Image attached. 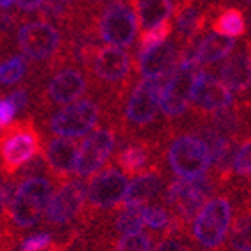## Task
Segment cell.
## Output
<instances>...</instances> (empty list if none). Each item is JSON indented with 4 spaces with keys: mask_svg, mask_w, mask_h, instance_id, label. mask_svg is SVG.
Listing matches in <instances>:
<instances>
[{
    "mask_svg": "<svg viewBox=\"0 0 251 251\" xmlns=\"http://www.w3.org/2000/svg\"><path fill=\"white\" fill-rule=\"evenodd\" d=\"M167 75L144 77L134 84L118 118L120 139H151L167 143L172 126L162 116L160 99Z\"/></svg>",
    "mask_w": 251,
    "mask_h": 251,
    "instance_id": "obj_1",
    "label": "cell"
},
{
    "mask_svg": "<svg viewBox=\"0 0 251 251\" xmlns=\"http://www.w3.org/2000/svg\"><path fill=\"white\" fill-rule=\"evenodd\" d=\"M54 71L56 72L51 75L46 74V79L41 84H28L30 92H34L32 102L35 113L41 114V120L50 116V113H54L58 107H65L84 99L92 90L88 72L74 63H65Z\"/></svg>",
    "mask_w": 251,
    "mask_h": 251,
    "instance_id": "obj_2",
    "label": "cell"
},
{
    "mask_svg": "<svg viewBox=\"0 0 251 251\" xmlns=\"http://www.w3.org/2000/svg\"><path fill=\"white\" fill-rule=\"evenodd\" d=\"M54 183L50 176H34L23 179L18 186L14 201L2 211V230L21 234L44 222L48 205L54 195Z\"/></svg>",
    "mask_w": 251,
    "mask_h": 251,
    "instance_id": "obj_3",
    "label": "cell"
},
{
    "mask_svg": "<svg viewBox=\"0 0 251 251\" xmlns=\"http://www.w3.org/2000/svg\"><path fill=\"white\" fill-rule=\"evenodd\" d=\"M234 209V199L226 190L218 192L209 199L190 226V241L195 250L222 251L225 248Z\"/></svg>",
    "mask_w": 251,
    "mask_h": 251,
    "instance_id": "obj_4",
    "label": "cell"
},
{
    "mask_svg": "<svg viewBox=\"0 0 251 251\" xmlns=\"http://www.w3.org/2000/svg\"><path fill=\"white\" fill-rule=\"evenodd\" d=\"M169 171L183 179H197L209 174L213 158L205 141L190 128H172L165 143Z\"/></svg>",
    "mask_w": 251,
    "mask_h": 251,
    "instance_id": "obj_5",
    "label": "cell"
},
{
    "mask_svg": "<svg viewBox=\"0 0 251 251\" xmlns=\"http://www.w3.org/2000/svg\"><path fill=\"white\" fill-rule=\"evenodd\" d=\"M16 46L30 62L42 63L48 71L65 65L62 60L65 41L58 26L48 20L21 21L16 32Z\"/></svg>",
    "mask_w": 251,
    "mask_h": 251,
    "instance_id": "obj_6",
    "label": "cell"
},
{
    "mask_svg": "<svg viewBox=\"0 0 251 251\" xmlns=\"http://www.w3.org/2000/svg\"><path fill=\"white\" fill-rule=\"evenodd\" d=\"M2 176H16L26 163L42 155V137L34 116L20 118L2 128Z\"/></svg>",
    "mask_w": 251,
    "mask_h": 251,
    "instance_id": "obj_7",
    "label": "cell"
},
{
    "mask_svg": "<svg viewBox=\"0 0 251 251\" xmlns=\"http://www.w3.org/2000/svg\"><path fill=\"white\" fill-rule=\"evenodd\" d=\"M216 193L218 183L211 172L197 179L177 177L169 181V184L165 186L162 204L171 211L172 216L177 218L183 225L190 228L202 207L209 202V197Z\"/></svg>",
    "mask_w": 251,
    "mask_h": 251,
    "instance_id": "obj_8",
    "label": "cell"
},
{
    "mask_svg": "<svg viewBox=\"0 0 251 251\" xmlns=\"http://www.w3.org/2000/svg\"><path fill=\"white\" fill-rule=\"evenodd\" d=\"M128 174L116 169L114 165H107L93 174L88 184V201H86L81 230L99 218H104L120 209L128 192Z\"/></svg>",
    "mask_w": 251,
    "mask_h": 251,
    "instance_id": "obj_9",
    "label": "cell"
},
{
    "mask_svg": "<svg viewBox=\"0 0 251 251\" xmlns=\"http://www.w3.org/2000/svg\"><path fill=\"white\" fill-rule=\"evenodd\" d=\"M105 122V104L99 97H86L81 100L56 109L53 114L44 118V126L48 134L58 137L79 139L88 135Z\"/></svg>",
    "mask_w": 251,
    "mask_h": 251,
    "instance_id": "obj_10",
    "label": "cell"
},
{
    "mask_svg": "<svg viewBox=\"0 0 251 251\" xmlns=\"http://www.w3.org/2000/svg\"><path fill=\"white\" fill-rule=\"evenodd\" d=\"M197 67V58H183L179 60L176 71H172L165 79L160 107L162 116L172 128L183 125L192 113V95L199 72Z\"/></svg>",
    "mask_w": 251,
    "mask_h": 251,
    "instance_id": "obj_11",
    "label": "cell"
},
{
    "mask_svg": "<svg viewBox=\"0 0 251 251\" xmlns=\"http://www.w3.org/2000/svg\"><path fill=\"white\" fill-rule=\"evenodd\" d=\"M139 26L137 0H109L95 13L97 34L109 46L130 48L137 37Z\"/></svg>",
    "mask_w": 251,
    "mask_h": 251,
    "instance_id": "obj_12",
    "label": "cell"
},
{
    "mask_svg": "<svg viewBox=\"0 0 251 251\" xmlns=\"http://www.w3.org/2000/svg\"><path fill=\"white\" fill-rule=\"evenodd\" d=\"M86 201H88V186L81 177L63 181L54 192L42 223L44 226L63 228V232L81 230Z\"/></svg>",
    "mask_w": 251,
    "mask_h": 251,
    "instance_id": "obj_13",
    "label": "cell"
},
{
    "mask_svg": "<svg viewBox=\"0 0 251 251\" xmlns=\"http://www.w3.org/2000/svg\"><path fill=\"white\" fill-rule=\"evenodd\" d=\"M165 143L151 139H120L114 163L128 176H141L163 167Z\"/></svg>",
    "mask_w": 251,
    "mask_h": 251,
    "instance_id": "obj_14",
    "label": "cell"
},
{
    "mask_svg": "<svg viewBox=\"0 0 251 251\" xmlns=\"http://www.w3.org/2000/svg\"><path fill=\"white\" fill-rule=\"evenodd\" d=\"M118 134L120 132L113 123H102L99 128L93 130L79 146L77 162H75V176L84 179L100 171L102 165L116 150Z\"/></svg>",
    "mask_w": 251,
    "mask_h": 251,
    "instance_id": "obj_15",
    "label": "cell"
},
{
    "mask_svg": "<svg viewBox=\"0 0 251 251\" xmlns=\"http://www.w3.org/2000/svg\"><path fill=\"white\" fill-rule=\"evenodd\" d=\"M235 102L237 99L234 97V92L222 79L205 71L197 72L192 95V114L205 116L218 109L234 105Z\"/></svg>",
    "mask_w": 251,
    "mask_h": 251,
    "instance_id": "obj_16",
    "label": "cell"
},
{
    "mask_svg": "<svg viewBox=\"0 0 251 251\" xmlns=\"http://www.w3.org/2000/svg\"><path fill=\"white\" fill-rule=\"evenodd\" d=\"M220 79L228 86L239 99H251V42L250 39L235 48L218 67Z\"/></svg>",
    "mask_w": 251,
    "mask_h": 251,
    "instance_id": "obj_17",
    "label": "cell"
},
{
    "mask_svg": "<svg viewBox=\"0 0 251 251\" xmlns=\"http://www.w3.org/2000/svg\"><path fill=\"white\" fill-rule=\"evenodd\" d=\"M79 146L74 139L56 137L50 139L44 146V158L50 167L51 179L56 184L67 181L71 174H75V162H77Z\"/></svg>",
    "mask_w": 251,
    "mask_h": 251,
    "instance_id": "obj_18",
    "label": "cell"
},
{
    "mask_svg": "<svg viewBox=\"0 0 251 251\" xmlns=\"http://www.w3.org/2000/svg\"><path fill=\"white\" fill-rule=\"evenodd\" d=\"M181 60V48L177 41L163 42L162 46L148 51L146 54L135 58V71L139 77H163L176 71Z\"/></svg>",
    "mask_w": 251,
    "mask_h": 251,
    "instance_id": "obj_19",
    "label": "cell"
},
{
    "mask_svg": "<svg viewBox=\"0 0 251 251\" xmlns=\"http://www.w3.org/2000/svg\"><path fill=\"white\" fill-rule=\"evenodd\" d=\"M167 176L169 172H165L163 167L137 176L130 183L123 205H144L150 201H156L160 193L169 184Z\"/></svg>",
    "mask_w": 251,
    "mask_h": 251,
    "instance_id": "obj_20",
    "label": "cell"
},
{
    "mask_svg": "<svg viewBox=\"0 0 251 251\" xmlns=\"http://www.w3.org/2000/svg\"><path fill=\"white\" fill-rule=\"evenodd\" d=\"M235 48H237L235 39L225 37V35L214 32V34H207L202 37V41L199 42L195 58H197L199 65L209 67V65H214L218 62H223Z\"/></svg>",
    "mask_w": 251,
    "mask_h": 251,
    "instance_id": "obj_21",
    "label": "cell"
},
{
    "mask_svg": "<svg viewBox=\"0 0 251 251\" xmlns=\"http://www.w3.org/2000/svg\"><path fill=\"white\" fill-rule=\"evenodd\" d=\"M211 28L225 37H241L246 34V18L239 7H223L214 4V13L211 18Z\"/></svg>",
    "mask_w": 251,
    "mask_h": 251,
    "instance_id": "obj_22",
    "label": "cell"
},
{
    "mask_svg": "<svg viewBox=\"0 0 251 251\" xmlns=\"http://www.w3.org/2000/svg\"><path fill=\"white\" fill-rule=\"evenodd\" d=\"M174 9H176V0H137L141 28H153L167 21Z\"/></svg>",
    "mask_w": 251,
    "mask_h": 251,
    "instance_id": "obj_23",
    "label": "cell"
},
{
    "mask_svg": "<svg viewBox=\"0 0 251 251\" xmlns=\"http://www.w3.org/2000/svg\"><path fill=\"white\" fill-rule=\"evenodd\" d=\"M143 207L144 205H122V209L118 211L114 218V226L118 234H137L144 232V218H143Z\"/></svg>",
    "mask_w": 251,
    "mask_h": 251,
    "instance_id": "obj_24",
    "label": "cell"
},
{
    "mask_svg": "<svg viewBox=\"0 0 251 251\" xmlns=\"http://www.w3.org/2000/svg\"><path fill=\"white\" fill-rule=\"evenodd\" d=\"M172 21L167 20L160 23V25L153 26V28H148L143 32V35L139 37L137 46H135V58L146 54L148 51L155 50V48L162 46L163 42L167 41V37L172 34Z\"/></svg>",
    "mask_w": 251,
    "mask_h": 251,
    "instance_id": "obj_25",
    "label": "cell"
},
{
    "mask_svg": "<svg viewBox=\"0 0 251 251\" xmlns=\"http://www.w3.org/2000/svg\"><path fill=\"white\" fill-rule=\"evenodd\" d=\"M28 58L25 54H13L7 60L2 62L0 67V81L2 86H14V84L21 83L28 75Z\"/></svg>",
    "mask_w": 251,
    "mask_h": 251,
    "instance_id": "obj_26",
    "label": "cell"
},
{
    "mask_svg": "<svg viewBox=\"0 0 251 251\" xmlns=\"http://www.w3.org/2000/svg\"><path fill=\"white\" fill-rule=\"evenodd\" d=\"M143 218L148 228L156 232L155 237H160L165 232V228L169 226V223H171V211L165 205H160V204L144 205Z\"/></svg>",
    "mask_w": 251,
    "mask_h": 251,
    "instance_id": "obj_27",
    "label": "cell"
},
{
    "mask_svg": "<svg viewBox=\"0 0 251 251\" xmlns=\"http://www.w3.org/2000/svg\"><path fill=\"white\" fill-rule=\"evenodd\" d=\"M153 235L146 232L122 235L114 244L113 251H153Z\"/></svg>",
    "mask_w": 251,
    "mask_h": 251,
    "instance_id": "obj_28",
    "label": "cell"
},
{
    "mask_svg": "<svg viewBox=\"0 0 251 251\" xmlns=\"http://www.w3.org/2000/svg\"><path fill=\"white\" fill-rule=\"evenodd\" d=\"M234 174L237 179H243L251 174V134L243 137L239 143L234 162Z\"/></svg>",
    "mask_w": 251,
    "mask_h": 251,
    "instance_id": "obj_29",
    "label": "cell"
},
{
    "mask_svg": "<svg viewBox=\"0 0 251 251\" xmlns=\"http://www.w3.org/2000/svg\"><path fill=\"white\" fill-rule=\"evenodd\" d=\"M54 243V235L48 234V232H39V234L30 235V237L23 239L20 244V251H42L50 250Z\"/></svg>",
    "mask_w": 251,
    "mask_h": 251,
    "instance_id": "obj_30",
    "label": "cell"
},
{
    "mask_svg": "<svg viewBox=\"0 0 251 251\" xmlns=\"http://www.w3.org/2000/svg\"><path fill=\"white\" fill-rule=\"evenodd\" d=\"M9 100L13 102L14 109H16V114H21V118H25V114L28 113V107L32 104V95H30L28 86H23V88H16L13 92L5 95Z\"/></svg>",
    "mask_w": 251,
    "mask_h": 251,
    "instance_id": "obj_31",
    "label": "cell"
},
{
    "mask_svg": "<svg viewBox=\"0 0 251 251\" xmlns=\"http://www.w3.org/2000/svg\"><path fill=\"white\" fill-rule=\"evenodd\" d=\"M153 251H197L192 244L190 237H171V239H160L155 244Z\"/></svg>",
    "mask_w": 251,
    "mask_h": 251,
    "instance_id": "obj_32",
    "label": "cell"
},
{
    "mask_svg": "<svg viewBox=\"0 0 251 251\" xmlns=\"http://www.w3.org/2000/svg\"><path fill=\"white\" fill-rule=\"evenodd\" d=\"M14 116H16V109H14L13 102L4 95L0 100V125H2V128L11 125L14 122Z\"/></svg>",
    "mask_w": 251,
    "mask_h": 251,
    "instance_id": "obj_33",
    "label": "cell"
},
{
    "mask_svg": "<svg viewBox=\"0 0 251 251\" xmlns=\"http://www.w3.org/2000/svg\"><path fill=\"white\" fill-rule=\"evenodd\" d=\"M42 4H44V0H16L18 9L23 13H34V11L41 9Z\"/></svg>",
    "mask_w": 251,
    "mask_h": 251,
    "instance_id": "obj_34",
    "label": "cell"
},
{
    "mask_svg": "<svg viewBox=\"0 0 251 251\" xmlns=\"http://www.w3.org/2000/svg\"><path fill=\"white\" fill-rule=\"evenodd\" d=\"M16 0H0V5H2V11H7L9 7H13V4Z\"/></svg>",
    "mask_w": 251,
    "mask_h": 251,
    "instance_id": "obj_35",
    "label": "cell"
},
{
    "mask_svg": "<svg viewBox=\"0 0 251 251\" xmlns=\"http://www.w3.org/2000/svg\"><path fill=\"white\" fill-rule=\"evenodd\" d=\"M60 2H63V4H67V5H72V7H77V5H79V0H60Z\"/></svg>",
    "mask_w": 251,
    "mask_h": 251,
    "instance_id": "obj_36",
    "label": "cell"
},
{
    "mask_svg": "<svg viewBox=\"0 0 251 251\" xmlns=\"http://www.w3.org/2000/svg\"><path fill=\"white\" fill-rule=\"evenodd\" d=\"M234 2H237V4L244 5V7L251 9V0H234Z\"/></svg>",
    "mask_w": 251,
    "mask_h": 251,
    "instance_id": "obj_37",
    "label": "cell"
},
{
    "mask_svg": "<svg viewBox=\"0 0 251 251\" xmlns=\"http://www.w3.org/2000/svg\"><path fill=\"white\" fill-rule=\"evenodd\" d=\"M248 28H250V34H251V9H250V14H248Z\"/></svg>",
    "mask_w": 251,
    "mask_h": 251,
    "instance_id": "obj_38",
    "label": "cell"
},
{
    "mask_svg": "<svg viewBox=\"0 0 251 251\" xmlns=\"http://www.w3.org/2000/svg\"><path fill=\"white\" fill-rule=\"evenodd\" d=\"M86 2H88L90 5H95V4H100L102 0H86Z\"/></svg>",
    "mask_w": 251,
    "mask_h": 251,
    "instance_id": "obj_39",
    "label": "cell"
},
{
    "mask_svg": "<svg viewBox=\"0 0 251 251\" xmlns=\"http://www.w3.org/2000/svg\"><path fill=\"white\" fill-rule=\"evenodd\" d=\"M243 100H248V102H250V104H251V99H243Z\"/></svg>",
    "mask_w": 251,
    "mask_h": 251,
    "instance_id": "obj_40",
    "label": "cell"
},
{
    "mask_svg": "<svg viewBox=\"0 0 251 251\" xmlns=\"http://www.w3.org/2000/svg\"><path fill=\"white\" fill-rule=\"evenodd\" d=\"M250 186H251V179H250Z\"/></svg>",
    "mask_w": 251,
    "mask_h": 251,
    "instance_id": "obj_41",
    "label": "cell"
}]
</instances>
